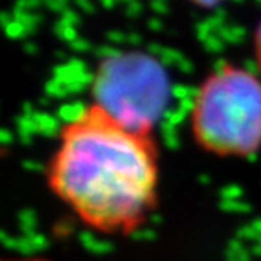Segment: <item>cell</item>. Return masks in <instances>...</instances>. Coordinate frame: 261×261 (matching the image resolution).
I'll return each mask as SVG.
<instances>
[{
  "label": "cell",
  "mask_w": 261,
  "mask_h": 261,
  "mask_svg": "<svg viewBox=\"0 0 261 261\" xmlns=\"http://www.w3.org/2000/svg\"><path fill=\"white\" fill-rule=\"evenodd\" d=\"M54 32H56V36L61 39V41H69L71 44L76 41V31L63 20L56 22V25H54Z\"/></svg>",
  "instance_id": "8992f818"
},
{
  "label": "cell",
  "mask_w": 261,
  "mask_h": 261,
  "mask_svg": "<svg viewBox=\"0 0 261 261\" xmlns=\"http://www.w3.org/2000/svg\"><path fill=\"white\" fill-rule=\"evenodd\" d=\"M66 4H68V0H44V5L49 10H54V12H61V14L66 10Z\"/></svg>",
  "instance_id": "9c48e42d"
},
{
  "label": "cell",
  "mask_w": 261,
  "mask_h": 261,
  "mask_svg": "<svg viewBox=\"0 0 261 261\" xmlns=\"http://www.w3.org/2000/svg\"><path fill=\"white\" fill-rule=\"evenodd\" d=\"M46 179L86 227L130 236L157 209L160 152L153 133L121 123L94 103L81 105L64 120Z\"/></svg>",
  "instance_id": "6da1fadb"
},
{
  "label": "cell",
  "mask_w": 261,
  "mask_h": 261,
  "mask_svg": "<svg viewBox=\"0 0 261 261\" xmlns=\"http://www.w3.org/2000/svg\"><path fill=\"white\" fill-rule=\"evenodd\" d=\"M42 5H44V0H15L14 9L29 10V12H37Z\"/></svg>",
  "instance_id": "ba28073f"
},
{
  "label": "cell",
  "mask_w": 261,
  "mask_h": 261,
  "mask_svg": "<svg viewBox=\"0 0 261 261\" xmlns=\"http://www.w3.org/2000/svg\"><path fill=\"white\" fill-rule=\"evenodd\" d=\"M61 20L63 22H66V24L68 25H71L73 27L74 24H77V22H80V17H77V15L73 12V10H69V9H66L63 14H61Z\"/></svg>",
  "instance_id": "8fae6325"
},
{
  "label": "cell",
  "mask_w": 261,
  "mask_h": 261,
  "mask_svg": "<svg viewBox=\"0 0 261 261\" xmlns=\"http://www.w3.org/2000/svg\"><path fill=\"white\" fill-rule=\"evenodd\" d=\"M46 90H47V93H53V94H56V96L63 94V91H61V86H59V81H49Z\"/></svg>",
  "instance_id": "5bb4252c"
},
{
  "label": "cell",
  "mask_w": 261,
  "mask_h": 261,
  "mask_svg": "<svg viewBox=\"0 0 261 261\" xmlns=\"http://www.w3.org/2000/svg\"><path fill=\"white\" fill-rule=\"evenodd\" d=\"M77 5H81L83 9H90V4H88V0H76Z\"/></svg>",
  "instance_id": "e0dca14e"
},
{
  "label": "cell",
  "mask_w": 261,
  "mask_h": 261,
  "mask_svg": "<svg viewBox=\"0 0 261 261\" xmlns=\"http://www.w3.org/2000/svg\"><path fill=\"white\" fill-rule=\"evenodd\" d=\"M22 51H24L25 54H29V56H34V54L39 53V47H37V44L31 42V41H25L24 44H22Z\"/></svg>",
  "instance_id": "4fadbf2b"
},
{
  "label": "cell",
  "mask_w": 261,
  "mask_h": 261,
  "mask_svg": "<svg viewBox=\"0 0 261 261\" xmlns=\"http://www.w3.org/2000/svg\"><path fill=\"white\" fill-rule=\"evenodd\" d=\"M12 20H14L12 12H9V10H0V27H2V29H5Z\"/></svg>",
  "instance_id": "7c38bea8"
},
{
  "label": "cell",
  "mask_w": 261,
  "mask_h": 261,
  "mask_svg": "<svg viewBox=\"0 0 261 261\" xmlns=\"http://www.w3.org/2000/svg\"><path fill=\"white\" fill-rule=\"evenodd\" d=\"M251 49H253V61L256 66V73L261 76V19L258 25L254 27L253 37H251Z\"/></svg>",
  "instance_id": "5b68a950"
},
{
  "label": "cell",
  "mask_w": 261,
  "mask_h": 261,
  "mask_svg": "<svg viewBox=\"0 0 261 261\" xmlns=\"http://www.w3.org/2000/svg\"><path fill=\"white\" fill-rule=\"evenodd\" d=\"M73 46L74 51H85V49H88V44L85 41H80V39H76V41L71 44Z\"/></svg>",
  "instance_id": "2e32d148"
},
{
  "label": "cell",
  "mask_w": 261,
  "mask_h": 261,
  "mask_svg": "<svg viewBox=\"0 0 261 261\" xmlns=\"http://www.w3.org/2000/svg\"><path fill=\"white\" fill-rule=\"evenodd\" d=\"M5 36H7L9 39H14V41H19V39H24L27 37V32H25V27L20 24L19 20H12L10 24L4 29Z\"/></svg>",
  "instance_id": "52a82bcc"
},
{
  "label": "cell",
  "mask_w": 261,
  "mask_h": 261,
  "mask_svg": "<svg viewBox=\"0 0 261 261\" xmlns=\"http://www.w3.org/2000/svg\"><path fill=\"white\" fill-rule=\"evenodd\" d=\"M94 105L132 128L153 133L170 94L167 71L140 51L116 49L93 74Z\"/></svg>",
  "instance_id": "3957f363"
},
{
  "label": "cell",
  "mask_w": 261,
  "mask_h": 261,
  "mask_svg": "<svg viewBox=\"0 0 261 261\" xmlns=\"http://www.w3.org/2000/svg\"><path fill=\"white\" fill-rule=\"evenodd\" d=\"M189 130L202 152L248 159L261 150V76L223 63L204 76L189 108Z\"/></svg>",
  "instance_id": "7a4b0ae2"
},
{
  "label": "cell",
  "mask_w": 261,
  "mask_h": 261,
  "mask_svg": "<svg viewBox=\"0 0 261 261\" xmlns=\"http://www.w3.org/2000/svg\"><path fill=\"white\" fill-rule=\"evenodd\" d=\"M12 14H14V19L19 20L22 25L25 27V32L27 36L34 34L37 31L39 24L44 20V15L39 14V12H29V10H17V9H12Z\"/></svg>",
  "instance_id": "277c9868"
},
{
  "label": "cell",
  "mask_w": 261,
  "mask_h": 261,
  "mask_svg": "<svg viewBox=\"0 0 261 261\" xmlns=\"http://www.w3.org/2000/svg\"><path fill=\"white\" fill-rule=\"evenodd\" d=\"M189 2L194 4L196 7H201V9H214L223 2H226V0H189Z\"/></svg>",
  "instance_id": "30bf717a"
},
{
  "label": "cell",
  "mask_w": 261,
  "mask_h": 261,
  "mask_svg": "<svg viewBox=\"0 0 261 261\" xmlns=\"http://www.w3.org/2000/svg\"><path fill=\"white\" fill-rule=\"evenodd\" d=\"M0 261H49L44 258H4L0 256Z\"/></svg>",
  "instance_id": "9a60e30c"
}]
</instances>
